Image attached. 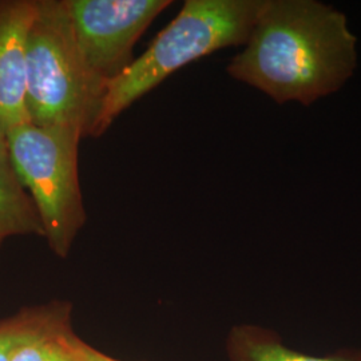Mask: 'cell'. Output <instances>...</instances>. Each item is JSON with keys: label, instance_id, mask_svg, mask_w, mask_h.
<instances>
[{"label": "cell", "instance_id": "cell-1", "mask_svg": "<svg viewBox=\"0 0 361 361\" xmlns=\"http://www.w3.org/2000/svg\"><path fill=\"white\" fill-rule=\"evenodd\" d=\"M347 16L314 0H265L228 74L283 104L310 106L340 90L357 65Z\"/></svg>", "mask_w": 361, "mask_h": 361}, {"label": "cell", "instance_id": "cell-2", "mask_svg": "<svg viewBox=\"0 0 361 361\" xmlns=\"http://www.w3.org/2000/svg\"><path fill=\"white\" fill-rule=\"evenodd\" d=\"M265 0H188L150 47L107 85L94 137L173 73L207 55L246 44Z\"/></svg>", "mask_w": 361, "mask_h": 361}, {"label": "cell", "instance_id": "cell-3", "mask_svg": "<svg viewBox=\"0 0 361 361\" xmlns=\"http://www.w3.org/2000/svg\"><path fill=\"white\" fill-rule=\"evenodd\" d=\"M107 86L85 65L63 0H37L26 43V107L37 126L94 137Z\"/></svg>", "mask_w": 361, "mask_h": 361}, {"label": "cell", "instance_id": "cell-4", "mask_svg": "<svg viewBox=\"0 0 361 361\" xmlns=\"http://www.w3.org/2000/svg\"><path fill=\"white\" fill-rule=\"evenodd\" d=\"M82 138L74 128L31 122L7 131L13 168L38 209L44 238L58 257L68 256L86 222L78 174Z\"/></svg>", "mask_w": 361, "mask_h": 361}, {"label": "cell", "instance_id": "cell-5", "mask_svg": "<svg viewBox=\"0 0 361 361\" xmlns=\"http://www.w3.org/2000/svg\"><path fill=\"white\" fill-rule=\"evenodd\" d=\"M91 74L107 86L134 62L133 49L170 0H63Z\"/></svg>", "mask_w": 361, "mask_h": 361}, {"label": "cell", "instance_id": "cell-6", "mask_svg": "<svg viewBox=\"0 0 361 361\" xmlns=\"http://www.w3.org/2000/svg\"><path fill=\"white\" fill-rule=\"evenodd\" d=\"M37 0H0V129L30 122L26 107V43Z\"/></svg>", "mask_w": 361, "mask_h": 361}, {"label": "cell", "instance_id": "cell-7", "mask_svg": "<svg viewBox=\"0 0 361 361\" xmlns=\"http://www.w3.org/2000/svg\"><path fill=\"white\" fill-rule=\"evenodd\" d=\"M25 313V325L10 361H79L73 347L68 304L51 302Z\"/></svg>", "mask_w": 361, "mask_h": 361}, {"label": "cell", "instance_id": "cell-8", "mask_svg": "<svg viewBox=\"0 0 361 361\" xmlns=\"http://www.w3.org/2000/svg\"><path fill=\"white\" fill-rule=\"evenodd\" d=\"M30 234L44 237V229L38 209L13 168L7 133L0 129V245L13 235Z\"/></svg>", "mask_w": 361, "mask_h": 361}, {"label": "cell", "instance_id": "cell-9", "mask_svg": "<svg viewBox=\"0 0 361 361\" xmlns=\"http://www.w3.org/2000/svg\"><path fill=\"white\" fill-rule=\"evenodd\" d=\"M231 361H361L359 352H341L329 356H312L289 348L269 331L253 326H234L228 338Z\"/></svg>", "mask_w": 361, "mask_h": 361}, {"label": "cell", "instance_id": "cell-10", "mask_svg": "<svg viewBox=\"0 0 361 361\" xmlns=\"http://www.w3.org/2000/svg\"><path fill=\"white\" fill-rule=\"evenodd\" d=\"M26 320V313L22 310L16 316L0 320V361L11 360L13 345L20 335Z\"/></svg>", "mask_w": 361, "mask_h": 361}, {"label": "cell", "instance_id": "cell-11", "mask_svg": "<svg viewBox=\"0 0 361 361\" xmlns=\"http://www.w3.org/2000/svg\"><path fill=\"white\" fill-rule=\"evenodd\" d=\"M73 347L75 350L78 360L79 361H119L113 359L98 349L92 348L87 343H85L82 338H79L77 335L73 337Z\"/></svg>", "mask_w": 361, "mask_h": 361}]
</instances>
